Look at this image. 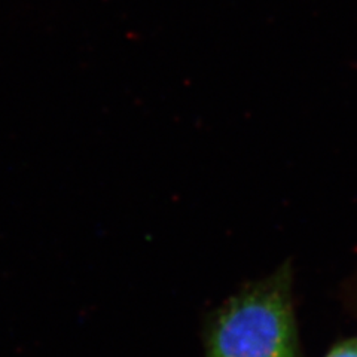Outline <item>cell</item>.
<instances>
[{"label":"cell","mask_w":357,"mask_h":357,"mask_svg":"<svg viewBox=\"0 0 357 357\" xmlns=\"http://www.w3.org/2000/svg\"><path fill=\"white\" fill-rule=\"evenodd\" d=\"M298 332L289 265L245 286L210 323L206 357H295Z\"/></svg>","instance_id":"1"},{"label":"cell","mask_w":357,"mask_h":357,"mask_svg":"<svg viewBox=\"0 0 357 357\" xmlns=\"http://www.w3.org/2000/svg\"><path fill=\"white\" fill-rule=\"evenodd\" d=\"M326 357H357V337L349 338L333 347Z\"/></svg>","instance_id":"2"}]
</instances>
